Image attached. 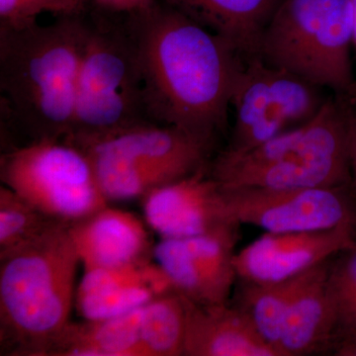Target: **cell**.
<instances>
[{
    "instance_id": "obj_6",
    "label": "cell",
    "mask_w": 356,
    "mask_h": 356,
    "mask_svg": "<svg viewBox=\"0 0 356 356\" xmlns=\"http://www.w3.org/2000/svg\"><path fill=\"white\" fill-rule=\"evenodd\" d=\"M353 35L351 0H282L262 33L257 56L348 98L356 91Z\"/></svg>"
},
{
    "instance_id": "obj_2",
    "label": "cell",
    "mask_w": 356,
    "mask_h": 356,
    "mask_svg": "<svg viewBox=\"0 0 356 356\" xmlns=\"http://www.w3.org/2000/svg\"><path fill=\"white\" fill-rule=\"evenodd\" d=\"M86 34L83 15L0 29L2 99L29 142L69 136Z\"/></svg>"
},
{
    "instance_id": "obj_23",
    "label": "cell",
    "mask_w": 356,
    "mask_h": 356,
    "mask_svg": "<svg viewBox=\"0 0 356 356\" xmlns=\"http://www.w3.org/2000/svg\"><path fill=\"white\" fill-rule=\"evenodd\" d=\"M327 288L334 318V350L356 337V245L332 257Z\"/></svg>"
},
{
    "instance_id": "obj_21",
    "label": "cell",
    "mask_w": 356,
    "mask_h": 356,
    "mask_svg": "<svg viewBox=\"0 0 356 356\" xmlns=\"http://www.w3.org/2000/svg\"><path fill=\"white\" fill-rule=\"evenodd\" d=\"M184 299L177 292L156 297L142 309V339L147 356L184 355Z\"/></svg>"
},
{
    "instance_id": "obj_9",
    "label": "cell",
    "mask_w": 356,
    "mask_h": 356,
    "mask_svg": "<svg viewBox=\"0 0 356 356\" xmlns=\"http://www.w3.org/2000/svg\"><path fill=\"white\" fill-rule=\"evenodd\" d=\"M329 98L325 88L259 56L245 58L232 97L235 124L224 151L242 153L304 125Z\"/></svg>"
},
{
    "instance_id": "obj_10",
    "label": "cell",
    "mask_w": 356,
    "mask_h": 356,
    "mask_svg": "<svg viewBox=\"0 0 356 356\" xmlns=\"http://www.w3.org/2000/svg\"><path fill=\"white\" fill-rule=\"evenodd\" d=\"M222 189V188H221ZM227 215L238 225L267 233L356 229V194L351 185L309 188L222 189Z\"/></svg>"
},
{
    "instance_id": "obj_27",
    "label": "cell",
    "mask_w": 356,
    "mask_h": 356,
    "mask_svg": "<svg viewBox=\"0 0 356 356\" xmlns=\"http://www.w3.org/2000/svg\"><path fill=\"white\" fill-rule=\"evenodd\" d=\"M332 355L336 356H356V337L339 344Z\"/></svg>"
},
{
    "instance_id": "obj_26",
    "label": "cell",
    "mask_w": 356,
    "mask_h": 356,
    "mask_svg": "<svg viewBox=\"0 0 356 356\" xmlns=\"http://www.w3.org/2000/svg\"><path fill=\"white\" fill-rule=\"evenodd\" d=\"M348 99V98H346ZM348 156L351 175V187L356 194V106L348 102Z\"/></svg>"
},
{
    "instance_id": "obj_29",
    "label": "cell",
    "mask_w": 356,
    "mask_h": 356,
    "mask_svg": "<svg viewBox=\"0 0 356 356\" xmlns=\"http://www.w3.org/2000/svg\"><path fill=\"white\" fill-rule=\"evenodd\" d=\"M348 102H350V103H353V104L355 105V106H356V91L355 93H353V95H351L350 96V97H348Z\"/></svg>"
},
{
    "instance_id": "obj_25",
    "label": "cell",
    "mask_w": 356,
    "mask_h": 356,
    "mask_svg": "<svg viewBox=\"0 0 356 356\" xmlns=\"http://www.w3.org/2000/svg\"><path fill=\"white\" fill-rule=\"evenodd\" d=\"M96 10L118 16H132L146 13L153 8L159 0H89Z\"/></svg>"
},
{
    "instance_id": "obj_7",
    "label": "cell",
    "mask_w": 356,
    "mask_h": 356,
    "mask_svg": "<svg viewBox=\"0 0 356 356\" xmlns=\"http://www.w3.org/2000/svg\"><path fill=\"white\" fill-rule=\"evenodd\" d=\"M70 144L88 156L108 202L142 200L209 166L213 151L191 134L154 122Z\"/></svg>"
},
{
    "instance_id": "obj_12",
    "label": "cell",
    "mask_w": 356,
    "mask_h": 356,
    "mask_svg": "<svg viewBox=\"0 0 356 356\" xmlns=\"http://www.w3.org/2000/svg\"><path fill=\"white\" fill-rule=\"evenodd\" d=\"M356 245V229L266 233L235 255L238 280L280 282L305 273Z\"/></svg>"
},
{
    "instance_id": "obj_20",
    "label": "cell",
    "mask_w": 356,
    "mask_h": 356,
    "mask_svg": "<svg viewBox=\"0 0 356 356\" xmlns=\"http://www.w3.org/2000/svg\"><path fill=\"white\" fill-rule=\"evenodd\" d=\"M311 269L280 282L259 284L242 281L238 290L235 305L248 316L257 332L278 356H281L280 341L285 316Z\"/></svg>"
},
{
    "instance_id": "obj_8",
    "label": "cell",
    "mask_w": 356,
    "mask_h": 356,
    "mask_svg": "<svg viewBox=\"0 0 356 356\" xmlns=\"http://www.w3.org/2000/svg\"><path fill=\"white\" fill-rule=\"evenodd\" d=\"M0 179L47 216L67 226L109 204L86 154L65 140H31L2 154Z\"/></svg>"
},
{
    "instance_id": "obj_15",
    "label": "cell",
    "mask_w": 356,
    "mask_h": 356,
    "mask_svg": "<svg viewBox=\"0 0 356 356\" xmlns=\"http://www.w3.org/2000/svg\"><path fill=\"white\" fill-rule=\"evenodd\" d=\"M69 229L84 271L128 266L153 257L154 245L146 221L109 204Z\"/></svg>"
},
{
    "instance_id": "obj_11",
    "label": "cell",
    "mask_w": 356,
    "mask_h": 356,
    "mask_svg": "<svg viewBox=\"0 0 356 356\" xmlns=\"http://www.w3.org/2000/svg\"><path fill=\"white\" fill-rule=\"evenodd\" d=\"M238 225L189 238H161L153 259L175 291L199 305L229 303L238 280L235 247Z\"/></svg>"
},
{
    "instance_id": "obj_5",
    "label": "cell",
    "mask_w": 356,
    "mask_h": 356,
    "mask_svg": "<svg viewBox=\"0 0 356 356\" xmlns=\"http://www.w3.org/2000/svg\"><path fill=\"white\" fill-rule=\"evenodd\" d=\"M88 34L77 81L72 130L79 143L147 123L137 37L128 16L97 10Z\"/></svg>"
},
{
    "instance_id": "obj_1",
    "label": "cell",
    "mask_w": 356,
    "mask_h": 356,
    "mask_svg": "<svg viewBox=\"0 0 356 356\" xmlns=\"http://www.w3.org/2000/svg\"><path fill=\"white\" fill-rule=\"evenodd\" d=\"M128 18L139 46L149 121L180 129L214 147L226 130L245 58L161 0Z\"/></svg>"
},
{
    "instance_id": "obj_19",
    "label": "cell",
    "mask_w": 356,
    "mask_h": 356,
    "mask_svg": "<svg viewBox=\"0 0 356 356\" xmlns=\"http://www.w3.org/2000/svg\"><path fill=\"white\" fill-rule=\"evenodd\" d=\"M143 307L118 317L70 322L47 356H147L142 339Z\"/></svg>"
},
{
    "instance_id": "obj_17",
    "label": "cell",
    "mask_w": 356,
    "mask_h": 356,
    "mask_svg": "<svg viewBox=\"0 0 356 356\" xmlns=\"http://www.w3.org/2000/svg\"><path fill=\"white\" fill-rule=\"evenodd\" d=\"M331 259L312 268L295 295L281 331V356L334 350V318L327 288Z\"/></svg>"
},
{
    "instance_id": "obj_22",
    "label": "cell",
    "mask_w": 356,
    "mask_h": 356,
    "mask_svg": "<svg viewBox=\"0 0 356 356\" xmlns=\"http://www.w3.org/2000/svg\"><path fill=\"white\" fill-rule=\"evenodd\" d=\"M60 225L65 224L47 216L8 187H0V254L27 245Z\"/></svg>"
},
{
    "instance_id": "obj_4",
    "label": "cell",
    "mask_w": 356,
    "mask_h": 356,
    "mask_svg": "<svg viewBox=\"0 0 356 356\" xmlns=\"http://www.w3.org/2000/svg\"><path fill=\"white\" fill-rule=\"evenodd\" d=\"M209 172L226 191L351 185L348 99L330 97L312 120L254 149L222 151Z\"/></svg>"
},
{
    "instance_id": "obj_24",
    "label": "cell",
    "mask_w": 356,
    "mask_h": 356,
    "mask_svg": "<svg viewBox=\"0 0 356 356\" xmlns=\"http://www.w3.org/2000/svg\"><path fill=\"white\" fill-rule=\"evenodd\" d=\"M89 0H0V29H20L44 13L60 17L83 15Z\"/></svg>"
},
{
    "instance_id": "obj_16",
    "label": "cell",
    "mask_w": 356,
    "mask_h": 356,
    "mask_svg": "<svg viewBox=\"0 0 356 356\" xmlns=\"http://www.w3.org/2000/svg\"><path fill=\"white\" fill-rule=\"evenodd\" d=\"M184 299V355L278 356L236 305H199Z\"/></svg>"
},
{
    "instance_id": "obj_14",
    "label": "cell",
    "mask_w": 356,
    "mask_h": 356,
    "mask_svg": "<svg viewBox=\"0 0 356 356\" xmlns=\"http://www.w3.org/2000/svg\"><path fill=\"white\" fill-rule=\"evenodd\" d=\"M177 292L153 257L128 266L84 271L77 284L76 307L86 321L118 317L161 295Z\"/></svg>"
},
{
    "instance_id": "obj_18",
    "label": "cell",
    "mask_w": 356,
    "mask_h": 356,
    "mask_svg": "<svg viewBox=\"0 0 356 356\" xmlns=\"http://www.w3.org/2000/svg\"><path fill=\"white\" fill-rule=\"evenodd\" d=\"M219 35L243 58L257 56L262 33L282 0H161Z\"/></svg>"
},
{
    "instance_id": "obj_28",
    "label": "cell",
    "mask_w": 356,
    "mask_h": 356,
    "mask_svg": "<svg viewBox=\"0 0 356 356\" xmlns=\"http://www.w3.org/2000/svg\"><path fill=\"white\" fill-rule=\"evenodd\" d=\"M353 9V21H355V35H353V48L356 51V0H351Z\"/></svg>"
},
{
    "instance_id": "obj_13",
    "label": "cell",
    "mask_w": 356,
    "mask_h": 356,
    "mask_svg": "<svg viewBox=\"0 0 356 356\" xmlns=\"http://www.w3.org/2000/svg\"><path fill=\"white\" fill-rule=\"evenodd\" d=\"M142 202L145 221L161 238H189L238 225L227 215L221 187L209 166L154 189Z\"/></svg>"
},
{
    "instance_id": "obj_3",
    "label": "cell",
    "mask_w": 356,
    "mask_h": 356,
    "mask_svg": "<svg viewBox=\"0 0 356 356\" xmlns=\"http://www.w3.org/2000/svg\"><path fill=\"white\" fill-rule=\"evenodd\" d=\"M69 227L0 254L2 355L47 356L72 322L81 261Z\"/></svg>"
}]
</instances>
